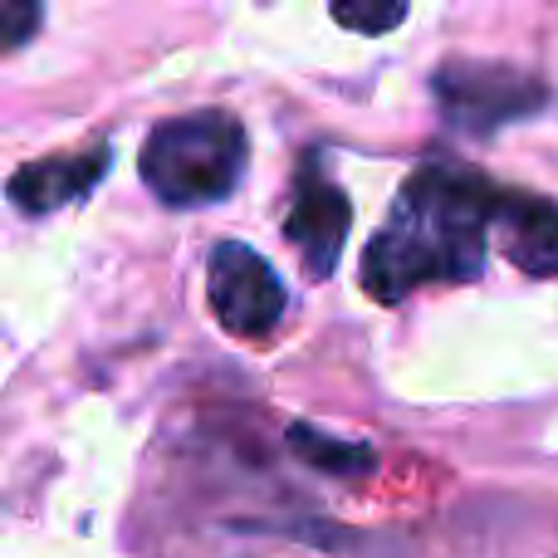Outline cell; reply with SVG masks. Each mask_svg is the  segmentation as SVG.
Wrapping results in <instances>:
<instances>
[{
	"label": "cell",
	"instance_id": "obj_1",
	"mask_svg": "<svg viewBox=\"0 0 558 558\" xmlns=\"http://www.w3.org/2000/svg\"><path fill=\"white\" fill-rule=\"evenodd\" d=\"M505 202L510 186L446 153H432L402 182L383 231L367 241L357 265L363 294L377 304H402L436 279H481L490 226H500Z\"/></svg>",
	"mask_w": 558,
	"mask_h": 558
},
{
	"label": "cell",
	"instance_id": "obj_2",
	"mask_svg": "<svg viewBox=\"0 0 558 558\" xmlns=\"http://www.w3.org/2000/svg\"><path fill=\"white\" fill-rule=\"evenodd\" d=\"M245 157H251V137L241 118L226 108H202L157 123L143 143L137 172L157 202L186 211V206L226 202L245 177Z\"/></svg>",
	"mask_w": 558,
	"mask_h": 558
},
{
	"label": "cell",
	"instance_id": "obj_3",
	"mask_svg": "<svg viewBox=\"0 0 558 558\" xmlns=\"http://www.w3.org/2000/svg\"><path fill=\"white\" fill-rule=\"evenodd\" d=\"M432 94L446 123L461 133H495L505 123L539 113L549 104V84L534 69L495 64V59H446L432 74Z\"/></svg>",
	"mask_w": 558,
	"mask_h": 558
},
{
	"label": "cell",
	"instance_id": "obj_4",
	"mask_svg": "<svg viewBox=\"0 0 558 558\" xmlns=\"http://www.w3.org/2000/svg\"><path fill=\"white\" fill-rule=\"evenodd\" d=\"M206 299L211 314L226 333L235 338H260L270 333L284 314V284L270 270L260 251L241 241H221L206 260Z\"/></svg>",
	"mask_w": 558,
	"mask_h": 558
},
{
	"label": "cell",
	"instance_id": "obj_5",
	"mask_svg": "<svg viewBox=\"0 0 558 558\" xmlns=\"http://www.w3.org/2000/svg\"><path fill=\"white\" fill-rule=\"evenodd\" d=\"M348 231H353V202L324 172L318 153H304L294 177V202H289V216H284V241L299 251L308 275L328 279L338 270V260H343Z\"/></svg>",
	"mask_w": 558,
	"mask_h": 558
},
{
	"label": "cell",
	"instance_id": "obj_6",
	"mask_svg": "<svg viewBox=\"0 0 558 558\" xmlns=\"http://www.w3.org/2000/svg\"><path fill=\"white\" fill-rule=\"evenodd\" d=\"M113 167V147L94 143L84 153H59V157H39V162H25L15 177H10V202L25 216H49L69 202H84L98 182Z\"/></svg>",
	"mask_w": 558,
	"mask_h": 558
},
{
	"label": "cell",
	"instance_id": "obj_7",
	"mask_svg": "<svg viewBox=\"0 0 558 558\" xmlns=\"http://www.w3.org/2000/svg\"><path fill=\"white\" fill-rule=\"evenodd\" d=\"M500 231H505V255H510L514 270H524L534 279L558 275V206L549 196L514 192L510 186Z\"/></svg>",
	"mask_w": 558,
	"mask_h": 558
},
{
	"label": "cell",
	"instance_id": "obj_8",
	"mask_svg": "<svg viewBox=\"0 0 558 558\" xmlns=\"http://www.w3.org/2000/svg\"><path fill=\"white\" fill-rule=\"evenodd\" d=\"M284 441H289V451H294L299 461L314 465V471H324V475H367V471H377V451H373V446L338 441V436L318 432V426H308V422L289 426Z\"/></svg>",
	"mask_w": 558,
	"mask_h": 558
},
{
	"label": "cell",
	"instance_id": "obj_9",
	"mask_svg": "<svg viewBox=\"0 0 558 558\" xmlns=\"http://www.w3.org/2000/svg\"><path fill=\"white\" fill-rule=\"evenodd\" d=\"M333 20L348 29H357V35H387V29H397L407 20V5H333Z\"/></svg>",
	"mask_w": 558,
	"mask_h": 558
},
{
	"label": "cell",
	"instance_id": "obj_10",
	"mask_svg": "<svg viewBox=\"0 0 558 558\" xmlns=\"http://www.w3.org/2000/svg\"><path fill=\"white\" fill-rule=\"evenodd\" d=\"M35 25H39V5L10 0V5H5V25H0V39H5V49H20V45H25Z\"/></svg>",
	"mask_w": 558,
	"mask_h": 558
}]
</instances>
